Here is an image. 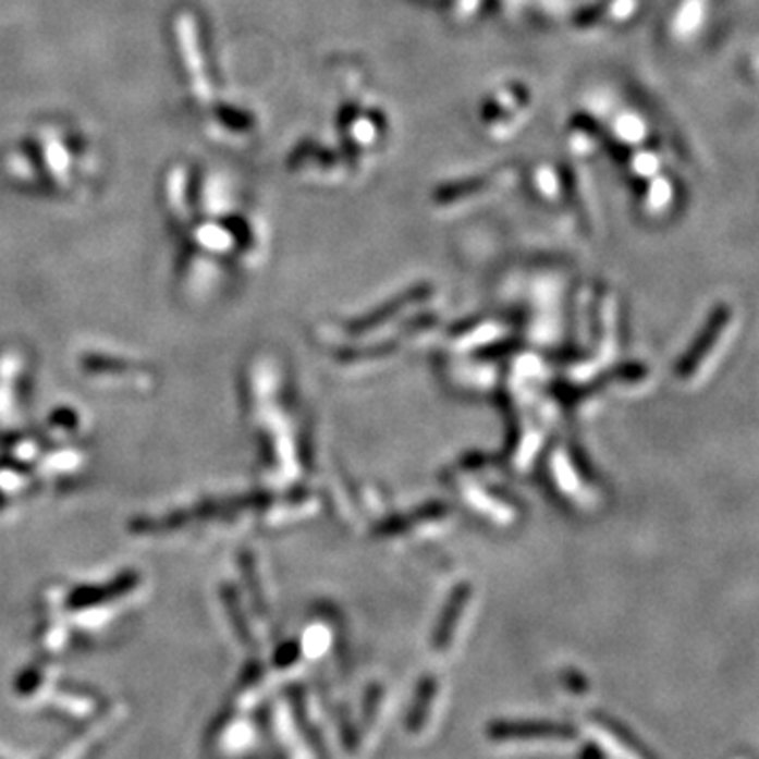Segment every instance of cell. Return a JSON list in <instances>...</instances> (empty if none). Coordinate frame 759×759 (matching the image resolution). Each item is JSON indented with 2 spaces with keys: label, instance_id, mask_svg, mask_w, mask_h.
<instances>
[{
  "label": "cell",
  "instance_id": "cell-1",
  "mask_svg": "<svg viewBox=\"0 0 759 759\" xmlns=\"http://www.w3.org/2000/svg\"><path fill=\"white\" fill-rule=\"evenodd\" d=\"M492 736L495 740H517V743L524 736H540L547 743H558V740H570L574 732L553 726V724H504V726L494 727Z\"/></svg>",
  "mask_w": 759,
  "mask_h": 759
}]
</instances>
